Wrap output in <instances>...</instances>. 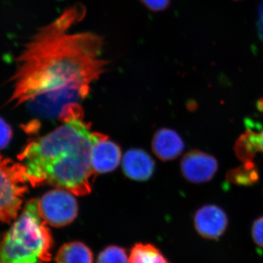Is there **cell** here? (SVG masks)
Segmentation results:
<instances>
[{
  "mask_svg": "<svg viewBox=\"0 0 263 263\" xmlns=\"http://www.w3.org/2000/svg\"><path fill=\"white\" fill-rule=\"evenodd\" d=\"M85 15L82 5H72L29 37L16 60L8 103L54 118L87 98L108 62L103 57L102 36L73 30Z\"/></svg>",
  "mask_w": 263,
  "mask_h": 263,
  "instance_id": "cell-1",
  "label": "cell"
},
{
  "mask_svg": "<svg viewBox=\"0 0 263 263\" xmlns=\"http://www.w3.org/2000/svg\"><path fill=\"white\" fill-rule=\"evenodd\" d=\"M59 119L62 125L29 142L18 160L32 186L51 185L84 196L91 193L97 176L91 167V152L102 134L91 131L80 104L65 106Z\"/></svg>",
  "mask_w": 263,
  "mask_h": 263,
  "instance_id": "cell-2",
  "label": "cell"
},
{
  "mask_svg": "<svg viewBox=\"0 0 263 263\" xmlns=\"http://www.w3.org/2000/svg\"><path fill=\"white\" fill-rule=\"evenodd\" d=\"M39 200L27 202L0 241V263H43L51 260V232L40 215Z\"/></svg>",
  "mask_w": 263,
  "mask_h": 263,
  "instance_id": "cell-3",
  "label": "cell"
},
{
  "mask_svg": "<svg viewBox=\"0 0 263 263\" xmlns=\"http://www.w3.org/2000/svg\"><path fill=\"white\" fill-rule=\"evenodd\" d=\"M28 183L23 164L0 154V222L10 223L16 219Z\"/></svg>",
  "mask_w": 263,
  "mask_h": 263,
  "instance_id": "cell-4",
  "label": "cell"
},
{
  "mask_svg": "<svg viewBox=\"0 0 263 263\" xmlns=\"http://www.w3.org/2000/svg\"><path fill=\"white\" fill-rule=\"evenodd\" d=\"M38 209L43 221L53 228L68 226L75 220L79 213L73 194L60 188L44 194L39 200Z\"/></svg>",
  "mask_w": 263,
  "mask_h": 263,
  "instance_id": "cell-5",
  "label": "cell"
},
{
  "mask_svg": "<svg viewBox=\"0 0 263 263\" xmlns=\"http://www.w3.org/2000/svg\"><path fill=\"white\" fill-rule=\"evenodd\" d=\"M228 226V216L217 205H204L197 211L194 216L195 229L205 239H219L226 233Z\"/></svg>",
  "mask_w": 263,
  "mask_h": 263,
  "instance_id": "cell-6",
  "label": "cell"
},
{
  "mask_svg": "<svg viewBox=\"0 0 263 263\" xmlns=\"http://www.w3.org/2000/svg\"><path fill=\"white\" fill-rule=\"evenodd\" d=\"M183 177L190 182L205 183L215 176L218 162L215 157L200 151H191L183 157L181 164Z\"/></svg>",
  "mask_w": 263,
  "mask_h": 263,
  "instance_id": "cell-7",
  "label": "cell"
},
{
  "mask_svg": "<svg viewBox=\"0 0 263 263\" xmlns=\"http://www.w3.org/2000/svg\"><path fill=\"white\" fill-rule=\"evenodd\" d=\"M121 158L120 148L105 135L102 134L91 148V167L96 174L114 171L120 163Z\"/></svg>",
  "mask_w": 263,
  "mask_h": 263,
  "instance_id": "cell-8",
  "label": "cell"
},
{
  "mask_svg": "<svg viewBox=\"0 0 263 263\" xmlns=\"http://www.w3.org/2000/svg\"><path fill=\"white\" fill-rule=\"evenodd\" d=\"M155 169V161L145 151L132 148L123 158V171L132 180L144 181L149 179Z\"/></svg>",
  "mask_w": 263,
  "mask_h": 263,
  "instance_id": "cell-9",
  "label": "cell"
},
{
  "mask_svg": "<svg viewBox=\"0 0 263 263\" xmlns=\"http://www.w3.org/2000/svg\"><path fill=\"white\" fill-rule=\"evenodd\" d=\"M184 149V143L176 132L171 129H159L152 140V150L163 161L177 158Z\"/></svg>",
  "mask_w": 263,
  "mask_h": 263,
  "instance_id": "cell-10",
  "label": "cell"
},
{
  "mask_svg": "<svg viewBox=\"0 0 263 263\" xmlns=\"http://www.w3.org/2000/svg\"><path fill=\"white\" fill-rule=\"evenodd\" d=\"M234 151L235 155L241 162H252L258 152L263 153L262 133L248 129L235 143Z\"/></svg>",
  "mask_w": 263,
  "mask_h": 263,
  "instance_id": "cell-11",
  "label": "cell"
},
{
  "mask_svg": "<svg viewBox=\"0 0 263 263\" xmlns=\"http://www.w3.org/2000/svg\"><path fill=\"white\" fill-rule=\"evenodd\" d=\"M57 263H93L91 249L79 241L70 242L62 246L57 252Z\"/></svg>",
  "mask_w": 263,
  "mask_h": 263,
  "instance_id": "cell-12",
  "label": "cell"
},
{
  "mask_svg": "<svg viewBox=\"0 0 263 263\" xmlns=\"http://www.w3.org/2000/svg\"><path fill=\"white\" fill-rule=\"evenodd\" d=\"M227 181L238 186H252L259 180L257 166L252 162H245L243 165L228 171Z\"/></svg>",
  "mask_w": 263,
  "mask_h": 263,
  "instance_id": "cell-13",
  "label": "cell"
},
{
  "mask_svg": "<svg viewBox=\"0 0 263 263\" xmlns=\"http://www.w3.org/2000/svg\"><path fill=\"white\" fill-rule=\"evenodd\" d=\"M129 263H170L162 252L155 246L137 243L132 249Z\"/></svg>",
  "mask_w": 263,
  "mask_h": 263,
  "instance_id": "cell-14",
  "label": "cell"
},
{
  "mask_svg": "<svg viewBox=\"0 0 263 263\" xmlns=\"http://www.w3.org/2000/svg\"><path fill=\"white\" fill-rule=\"evenodd\" d=\"M97 263H129V257L124 249L110 246L100 252Z\"/></svg>",
  "mask_w": 263,
  "mask_h": 263,
  "instance_id": "cell-15",
  "label": "cell"
},
{
  "mask_svg": "<svg viewBox=\"0 0 263 263\" xmlns=\"http://www.w3.org/2000/svg\"><path fill=\"white\" fill-rule=\"evenodd\" d=\"M13 137V130L4 119L0 118V149L9 145Z\"/></svg>",
  "mask_w": 263,
  "mask_h": 263,
  "instance_id": "cell-16",
  "label": "cell"
},
{
  "mask_svg": "<svg viewBox=\"0 0 263 263\" xmlns=\"http://www.w3.org/2000/svg\"><path fill=\"white\" fill-rule=\"evenodd\" d=\"M252 236L254 243L263 248V216L254 221L252 227Z\"/></svg>",
  "mask_w": 263,
  "mask_h": 263,
  "instance_id": "cell-17",
  "label": "cell"
},
{
  "mask_svg": "<svg viewBox=\"0 0 263 263\" xmlns=\"http://www.w3.org/2000/svg\"><path fill=\"white\" fill-rule=\"evenodd\" d=\"M142 4L152 12L164 11L168 8L171 0H140Z\"/></svg>",
  "mask_w": 263,
  "mask_h": 263,
  "instance_id": "cell-18",
  "label": "cell"
},
{
  "mask_svg": "<svg viewBox=\"0 0 263 263\" xmlns=\"http://www.w3.org/2000/svg\"><path fill=\"white\" fill-rule=\"evenodd\" d=\"M257 30L259 37L263 42V1L259 5L258 9V21H257Z\"/></svg>",
  "mask_w": 263,
  "mask_h": 263,
  "instance_id": "cell-19",
  "label": "cell"
},
{
  "mask_svg": "<svg viewBox=\"0 0 263 263\" xmlns=\"http://www.w3.org/2000/svg\"><path fill=\"white\" fill-rule=\"evenodd\" d=\"M257 109H258L259 111L263 113V98L260 99L257 102Z\"/></svg>",
  "mask_w": 263,
  "mask_h": 263,
  "instance_id": "cell-20",
  "label": "cell"
},
{
  "mask_svg": "<svg viewBox=\"0 0 263 263\" xmlns=\"http://www.w3.org/2000/svg\"><path fill=\"white\" fill-rule=\"evenodd\" d=\"M262 139H263V132L262 133Z\"/></svg>",
  "mask_w": 263,
  "mask_h": 263,
  "instance_id": "cell-21",
  "label": "cell"
},
{
  "mask_svg": "<svg viewBox=\"0 0 263 263\" xmlns=\"http://www.w3.org/2000/svg\"><path fill=\"white\" fill-rule=\"evenodd\" d=\"M235 1H238V0H235Z\"/></svg>",
  "mask_w": 263,
  "mask_h": 263,
  "instance_id": "cell-22",
  "label": "cell"
}]
</instances>
